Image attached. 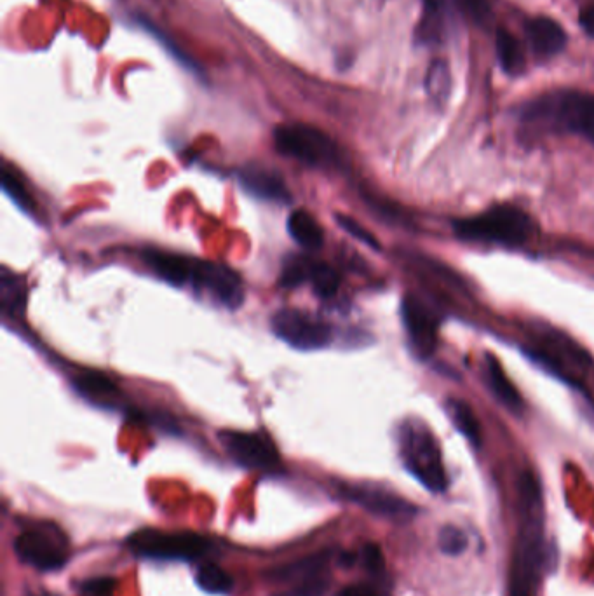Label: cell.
<instances>
[{"mask_svg": "<svg viewBox=\"0 0 594 596\" xmlns=\"http://www.w3.org/2000/svg\"><path fill=\"white\" fill-rule=\"evenodd\" d=\"M527 35L532 48L542 56L558 55L567 44V35L560 23L547 16H537L534 20L528 21Z\"/></svg>", "mask_w": 594, "mask_h": 596, "instance_id": "15", "label": "cell"}, {"mask_svg": "<svg viewBox=\"0 0 594 596\" xmlns=\"http://www.w3.org/2000/svg\"><path fill=\"white\" fill-rule=\"evenodd\" d=\"M277 152L312 168H337L342 154L337 143L309 124H283L274 129Z\"/></svg>", "mask_w": 594, "mask_h": 596, "instance_id": "5", "label": "cell"}, {"mask_svg": "<svg viewBox=\"0 0 594 596\" xmlns=\"http://www.w3.org/2000/svg\"><path fill=\"white\" fill-rule=\"evenodd\" d=\"M286 229L304 250L318 251L324 244L323 227L307 210H295L288 217Z\"/></svg>", "mask_w": 594, "mask_h": 596, "instance_id": "18", "label": "cell"}, {"mask_svg": "<svg viewBox=\"0 0 594 596\" xmlns=\"http://www.w3.org/2000/svg\"><path fill=\"white\" fill-rule=\"evenodd\" d=\"M2 189H4L7 196L13 199V203L20 206L21 210L34 213V199L30 196L25 183L21 182V178L14 171L9 170L7 166L4 168V173H2Z\"/></svg>", "mask_w": 594, "mask_h": 596, "instance_id": "26", "label": "cell"}, {"mask_svg": "<svg viewBox=\"0 0 594 596\" xmlns=\"http://www.w3.org/2000/svg\"><path fill=\"white\" fill-rule=\"evenodd\" d=\"M582 30L594 39V6L584 7L579 14Z\"/></svg>", "mask_w": 594, "mask_h": 596, "instance_id": "35", "label": "cell"}, {"mask_svg": "<svg viewBox=\"0 0 594 596\" xmlns=\"http://www.w3.org/2000/svg\"><path fill=\"white\" fill-rule=\"evenodd\" d=\"M218 440L225 452L243 468L260 473H277L281 469V457L267 434L227 429L218 433Z\"/></svg>", "mask_w": 594, "mask_h": 596, "instance_id": "8", "label": "cell"}, {"mask_svg": "<svg viewBox=\"0 0 594 596\" xmlns=\"http://www.w3.org/2000/svg\"><path fill=\"white\" fill-rule=\"evenodd\" d=\"M270 328L277 339L298 351H319L331 344L330 325L311 312L281 309L270 319Z\"/></svg>", "mask_w": 594, "mask_h": 596, "instance_id": "6", "label": "cell"}, {"mask_svg": "<svg viewBox=\"0 0 594 596\" xmlns=\"http://www.w3.org/2000/svg\"><path fill=\"white\" fill-rule=\"evenodd\" d=\"M237 180L250 196L269 201V203L288 204L291 201V192L284 178L264 164H246L237 171Z\"/></svg>", "mask_w": 594, "mask_h": 596, "instance_id": "12", "label": "cell"}, {"mask_svg": "<svg viewBox=\"0 0 594 596\" xmlns=\"http://www.w3.org/2000/svg\"><path fill=\"white\" fill-rule=\"evenodd\" d=\"M462 13L467 14L476 23H485L490 16L488 0H453Z\"/></svg>", "mask_w": 594, "mask_h": 596, "instance_id": "32", "label": "cell"}, {"mask_svg": "<svg viewBox=\"0 0 594 596\" xmlns=\"http://www.w3.org/2000/svg\"><path fill=\"white\" fill-rule=\"evenodd\" d=\"M328 586H330V577L321 576L311 579V581H305V583L290 586L288 590L274 596H324L328 591Z\"/></svg>", "mask_w": 594, "mask_h": 596, "instance_id": "30", "label": "cell"}, {"mask_svg": "<svg viewBox=\"0 0 594 596\" xmlns=\"http://www.w3.org/2000/svg\"><path fill=\"white\" fill-rule=\"evenodd\" d=\"M42 596H51V595H42Z\"/></svg>", "mask_w": 594, "mask_h": 596, "instance_id": "37", "label": "cell"}, {"mask_svg": "<svg viewBox=\"0 0 594 596\" xmlns=\"http://www.w3.org/2000/svg\"><path fill=\"white\" fill-rule=\"evenodd\" d=\"M309 283L321 300H331V298L337 297L340 285H342V278L335 267H331L330 264L321 262V260H314Z\"/></svg>", "mask_w": 594, "mask_h": 596, "instance_id": "21", "label": "cell"}, {"mask_svg": "<svg viewBox=\"0 0 594 596\" xmlns=\"http://www.w3.org/2000/svg\"><path fill=\"white\" fill-rule=\"evenodd\" d=\"M331 560V551H319L316 555L307 556L298 562L288 563L283 567L270 570L267 577L277 584H295L311 581L316 577L328 576V563Z\"/></svg>", "mask_w": 594, "mask_h": 596, "instance_id": "14", "label": "cell"}, {"mask_svg": "<svg viewBox=\"0 0 594 596\" xmlns=\"http://www.w3.org/2000/svg\"><path fill=\"white\" fill-rule=\"evenodd\" d=\"M427 91L436 102H445L452 89V75L445 61H434L427 74Z\"/></svg>", "mask_w": 594, "mask_h": 596, "instance_id": "25", "label": "cell"}, {"mask_svg": "<svg viewBox=\"0 0 594 596\" xmlns=\"http://www.w3.org/2000/svg\"><path fill=\"white\" fill-rule=\"evenodd\" d=\"M401 318L413 353L429 358L438 346L439 321L436 314L420 298L406 297L401 305Z\"/></svg>", "mask_w": 594, "mask_h": 596, "instance_id": "11", "label": "cell"}, {"mask_svg": "<svg viewBox=\"0 0 594 596\" xmlns=\"http://www.w3.org/2000/svg\"><path fill=\"white\" fill-rule=\"evenodd\" d=\"M312 262H314V258L304 257V255H291L290 258H286L283 269H281L279 285L291 290V288H298V286L309 283Z\"/></svg>", "mask_w": 594, "mask_h": 596, "instance_id": "24", "label": "cell"}, {"mask_svg": "<svg viewBox=\"0 0 594 596\" xmlns=\"http://www.w3.org/2000/svg\"><path fill=\"white\" fill-rule=\"evenodd\" d=\"M358 558L359 556L354 555V553H340V555H338V563H340L342 567H345V569H349V567H352V565L356 563Z\"/></svg>", "mask_w": 594, "mask_h": 596, "instance_id": "36", "label": "cell"}, {"mask_svg": "<svg viewBox=\"0 0 594 596\" xmlns=\"http://www.w3.org/2000/svg\"><path fill=\"white\" fill-rule=\"evenodd\" d=\"M398 441L399 455L408 473L434 494L445 492L448 485L445 464L438 440L426 422L405 420L399 427Z\"/></svg>", "mask_w": 594, "mask_h": 596, "instance_id": "3", "label": "cell"}, {"mask_svg": "<svg viewBox=\"0 0 594 596\" xmlns=\"http://www.w3.org/2000/svg\"><path fill=\"white\" fill-rule=\"evenodd\" d=\"M2 307L7 314L25 311L27 305V285L18 276L4 269L2 271Z\"/></svg>", "mask_w": 594, "mask_h": 596, "instance_id": "23", "label": "cell"}, {"mask_svg": "<svg viewBox=\"0 0 594 596\" xmlns=\"http://www.w3.org/2000/svg\"><path fill=\"white\" fill-rule=\"evenodd\" d=\"M192 285L229 309L244 304L243 279L227 265L197 260Z\"/></svg>", "mask_w": 594, "mask_h": 596, "instance_id": "10", "label": "cell"}, {"mask_svg": "<svg viewBox=\"0 0 594 596\" xmlns=\"http://www.w3.org/2000/svg\"><path fill=\"white\" fill-rule=\"evenodd\" d=\"M196 583L201 590L211 595H229L234 588V579L227 570L216 563H204L196 572Z\"/></svg>", "mask_w": 594, "mask_h": 596, "instance_id": "22", "label": "cell"}, {"mask_svg": "<svg viewBox=\"0 0 594 596\" xmlns=\"http://www.w3.org/2000/svg\"><path fill=\"white\" fill-rule=\"evenodd\" d=\"M142 260L149 265L156 276L169 285L185 286L189 283L192 285L197 258L194 260V258L183 257L173 251L145 248L142 251Z\"/></svg>", "mask_w": 594, "mask_h": 596, "instance_id": "13", "label": "cell"}, {"mask_svg": "<svg viewBox=\"0 0 594 596\" xmlns=\"http://www.w3.org/2000/svg\"><path fill=\"white\" fill-rule=\"evenodd\" d=\"M138 25H140L143 30H147L157 42H161L162 46L166 48V51H169L171 56H173L175 60H178V63H182L183 67H187V70H192L194 74H199V68H197L196 63L190 60L189 56L183 55V51L176 49L175 46L169 42V39H166V35L161 34L150 21L145 20V18H138Z\"/></svg>", "mask_w": 594, "mask_h": 596, "instance_id": "28", "label": "cell"}, {"mask_svg": "<svg viewBox=\"0 0 594 596\" xmlns=\"http://www.w3.org/2000/svg\"><path fill=\"white\" fill-rule=\"evenodd\" d=\"M469 544L466 534L459 529V527H452V525H446L439 532V549L445 553V555L459 556L464 553Z\"/></svg>", "mask_w": 594, "mask_h": 596, "instance_id": "27", "label": "cell"}, {"mask_svg": "<svg viewBox=\"0 0 594 596\" xmlns=\"http://www.w3.org/2000/svg\"><path fill=\"white\" fill-rule=\"evenodd\" d=\"M117 581L112 577H93L77 584L81 596H114Z\"/></svg>", "mask_w": 594, "mask_h": 596, "instance_id": "31", "label": "cell"}, {"mask_svg": "<svg viewBox=\"0 0 594 596\" xmlns=\"http://www.w3.org/2000/svg\"><path fill=\"white\" fill-rule=\"evenodd\" d=\"M495 49H497V58H499L500 67L507 75H521L527 68L525 53L521 49V44L513 34L506 30L497 32L495 39Z\"/></svg>", "mask_w": 594, "mask_h": 596, "instance_id": "19", "label": "cell"}, {"mask_svg": "<svg viewBox=\"0 0 594 596\" xmlns=\"http://www.w3.org/2000/svg\"><path fill=\"white\" fill-rule=\"evenodd\" d=\"M485 377L486 384L492 389L493 396L509 410L518 414L523 408V401H521L518 389L511 384V380L507 379L506 372L502 370L499 359L493 358L492 354H486L485 358Z\"/></svg>", "mask_w": 594, "mask_h": 596, "instance_id": "16", "label": "cell"}, {"mask_svg": "<svg viewBox=\"0 0 594 596\" xmlns=\"http://www.w3.org/2000/svg\"><path fill=\"white\" fill-rule=\"evenodd\" d=\"M359 558H361L363 567L368 572H372V574H378V572H382V569H384V556H382V551L375 544H366L365 548L361 549Z\"/></svg>", "mask_w": 594, "mask_h": 596, "instance_id": "33", "label": "cell"}, {"mask_svg": "<svg viewBox=\"0 0 594 596\" xmlns=\"http://www.w3.org/2000/svg\"><path fill=\"white\" fill-rule=\"evenodd\" d=\"M460 239L473 243L523 246L534 238L537 224L527 211L513 204H497L490 210L453 224Z\"/></svg>", "mask_w": 594, "mask_h": 596, "instance_id": "1", "label": "cell"}, {"mask_svg": "<svg viewBox=\"0 0 594 596\" xmlns=\"http://www.w3.org/2000/svg\"><path fill=\"white\" fill-rule=\"evenodd\" d=\"M337 596H378V593L368 584H352L338 591Z\"/></svg>", "mask_w": 594, "mask_h": 596, "instance_id": "34", "label": "cell"}, {"mask_svg": "<svg viewBox=\"0 0 594 596\" xmlns=\"http://www.w3.org/2000/svg\"><path fill=\"white\" fill-rule=\"evenodd\" d=\"M338 495L345 501L358 504L359 508L366 509L373 515L384 516L391 520H408L415 515V506L406 502L403 497L394 494L391 490L368 483H345L338 485Z\"/></svg>", "mask_w": 594, "mask_h": 596, "instance_id": "9", "label": "cell"}, {"mask_svg": "<svg viewBox=\"0 0 594 596\" xmlns=\"http://www.w3.org/2000/svg\"><path fill=\"white\" fill-rule=\"evenodd\" d=\"M335 220H337V224L340 225L349 236L358 239L359 243L370 246L372 250H380V244H378L377 238L373 236L372 232L366 231L365 227L358 224L354 218L349 217V215H337Z\"/></svg>", "mask_w": 594, "mask_h": 596, "instance_id": "29", "label": "cell"}, {"mask_svg": "<svg viewBox=\"0 0 594 596\" xmlns=\"http://www.w3.org/2000/svg\"><path fill=\"white\" fill-rule=\"evenodd\" d=\"M74 387L79 393L102 407H115V401L119 398V391L107 375L100 372H81L74 377Z\"/></svg>", "mask_w": 594, "mask_h": 596, "instance_id": "17", "label": "cell"}, {"mask_svg": "<svg viewBox=\"0 0 594 596\" xmlns=\"http://www.w3.org/2000/svg\"><path fill=\"white\" fill-rule=\"evenodd\" d=\"M133 555L161 562H196L211 549L206 537L192 532H162L157 529L138 530L126 539Z\"/></svg>", "mask_w": 594, "mask_h": 596, "instance_id": "4", "label": "cell"}, {"mask_svg": "<svg viewBox=\"0 0 594 596\" xmlns=\"http://www.w3.org/2000/svg\"><path fill=\"white\" fill-rule=\"evenodd\" d=\"M14 553L41 572L60 570L68 562L67 537L56 527L28 529L14 539Z\"/></svg>", "mask_w": 594, "mask_h": 596, "instance_id": "7", "label": "cell"}, {"mask_svg": "<svg viewBox=\"0 0 594 596\" xmlns=\"http://www.w3.org/2000/svg\"><path fill=\"white\" fill-rule=\"evenodd\" d=\"M528 122L546 124L551 129L581 136L594 143V95L582 91H561L528 103L523 110Z\"/></svg>", "mask_w": 594, "mask_h": 596, "instance_id": "2", "label": "cell"}, {"mask_svg": "<svg viewBox=\"0 0 594 596\" xmlns=\"http://www.w3.org/2000/svg\"><path fill=\"white\" fill-rule=\"evenodd\" d=\"M446 414L452 420L453 426L457 427L464 438L469 443H473V447H480L481 443V429L480 422L476 419L471 407L457 398H450L446 401Z\"/></svg>", "mask_w": 594, "mask_h": 596, "instance_id": "20", "label": "cell"}]
</instances>
